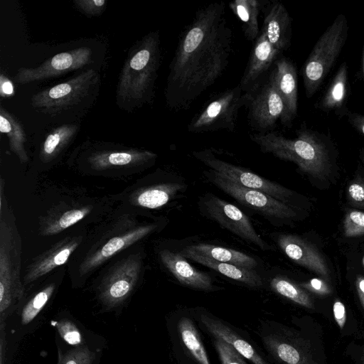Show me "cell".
<instances>
[{
  "mask_svg": "<svg viewBox=\"0 0 364 364\" xmlns=\"http://www.w3.org/2000/svg\"><path fill=\"white\" fill-rule=\"evenodd\" d=\"M232 46L225 4L215 2L199 9L181 33L169 65L168 107L176 111L189 108L223 73Z\"/></svg>",
  "mask_w": 364,
  "mask_h": 364,
  "instance_id": "cell-1",
  "label": "cell"
},
{
  "mask_svg": "<svg viewBox=\"0 0 364 364\" xmlns=\"http://www.w3.org/2000/svg\"><path fill=\"white\" fill-rule=\"evenodd\" d=\"M291 139L275 132L250 136L263 153L271 154L284 161L295 164L302 172L324 179L331 170V158L327 139L322 133L301 126Z\"/></svg>",
  "mask_w": 364,
  "mask_h": 364,
  "instance_id": "cell-2",
  "label": "cell"
},
{
  "mask_svg": "<svg viewBox=\"0 0 364 364\" xmlns=\"http://www.w3.org/2000/svg\"><path fill=\"white\" fill-rule=\"evenodd\" d=\"M159 43V33L153 32L129 52L117 89V102L121 107L132 109L153 97L160 65Z\"/></svg>",
  "mask_w": 364,
  "mask_h": 364,
  "instance_id": "cell-3",
  "label": "cell"
},
{
  "mask_svg": "<svg viewBox=\"0 0 364 364\" xmlns=\"http://www.w3.org/2000/svg\"><path fill=\"white\" fill-rule=\"evenodd\" d=\"M348 31L346 17L339 14L314 45L302 70L308 98L316 92L337 60L346 42Z\"/></svg>",
  "mask_w": 364,
  "mask_h": 364,
  "instance_id": "cell-4",
  "label": "cell"
},
{
  "mask_svg": "<svg viewBox=\"0 0 364 364\" xmlns=\"http://www.w3.org/2000/svg\"><path fill=\"white\" fill-rule=\"evenodd\" d=\"M100 76L88 69L74 77L36 93L31 98L34 109L42 113L57 115L77 108L95 97Z\"/></svg>",
  "mask_w": 364,
  "mask_h": 364,
  "instance_id": "cell-5",
  "label": "cell"
},
{
  "mask_svg": "<svg viewBox=\"0 0 364 364\" xmlns=\"http://www.w3.org/2000/svg\"><path fill=\"white\" fill-rule=\"evenodd\" d=\"M244 92L240 84L213 97L192 118L188 129L203 133L227 129L233 132L240 109L245 106Z\"/></svg>",
  "mask_w": 364,
  "mask_h": 364,
  "instance_id": "cell-6",
  "label": "cell"
},
{
  "mask_svg": "<svg viewBox=\"0 0 364 364\" xmlns=\"http://www.w3.org/2000/svg\"><path fill=\"white\" fill-rule=\"evenodd\" d=\"M244 95L250 122L261 133L272 129L281 120L284 106L271 72L245 90Z\"/></svg>",
  "mask_w": 364,
  "mask_h": 364,
  "instance_id": "cell-7",
  "label": "cell"
},
{
  "mask_svg": "<svg viewBox=\"0 0 364 364\" xmlns=\"http://www.w3.org/2000/svg\"><path fill=\"white\" fill-rule=\"evenodd\" d=\"M205 173L215 186L240 203L254 209L267 218L288 220L296 215L292 207L264 192L245 188L212 169Z\"/></svg>",
  "mask_w": 364,
  "mask_h": 364,
  "instance_id": "cell-8",
  "label": "cell"
},
{
  "mask_svg": "<svg viewBox=\"0 0 364 364\" xmlns=\"http://www.w3.org/2000/svg\"><path fill=\"white\" fill-rule=\"evenodd\" d=\"M193 154L210 169L245 188L264 192L286 203L292 196V191L281 184L262 177L247 168L218 159L209 150L194 151Z\"/></svg>",
  "mask_w": 364,
  "mask_h": 364,
  "instance_id": "cell-9",
  "label": "cell"
},
{
  "mask_svg": "<svg viewBox=\"0 0 364 364\" xmlns=\"http://www.w3.org/2000/svg\"><path fill=\"white\" fill-rule=\"evenodd\" d=\"M200 202L204 212L221 227L262 250H271V247L257 233L247 215L237 206L209 193L202 197Z\"/></svg>",
  "mask_w": 364,
  "mask_h": 364,
  "instance_id": "cell-10",
  "label": "cell"
},
{
  "mask_svg": "<svg viewBox=\"0 0 364 364\" xmlns=\"http://www.w3.org/2000/svg\"><path fill=\"white\" fill-rule=\"evenodd\" d=\"M92 51L88 47H80L60 53L34 68H20L14 77L18 84L47 80L80 69L92 61Z\"/></svg>",
  "mask_w": 364,
  "mask_h": 364,
  "instance_id": "cell-11",
  "label": "cell"
},
{
  "mask_svg": "<svg viewBox=\"0 0 364 364\" xmlns=\"http://www.w3.org/2000/svg\"><path fill=\"white\" fill-rule=\"evenodd\" d=\"M140 259L130 257L118 265L103 282L102 300L109 306L124 301L134 287L140 272Z\"/></svg>",
  "mask_w": 364,
  "mask_h": 364,
  "instance_id": "cell-12",
  "label": "cell"
},
{
  "mask_svg": "<svg viewBox=\"0 0 364 364\" xmlns=\"http://www.w3.org/2000/svg\"><path fill=\"white\" fill-rule=\"evenodd\" d=\"M277 243L284 254L293 262L315 272L326 279H329L327 263L309 242L291 234H282L277 237Z\"/></svg>",
  "mask_w": 364,
  "mask_h": 364,
  "instance_id": "cell-13",
  "label": "cell"
},
{
  "mask_svg": "<svg viewBox=\"0 0 364 364\" xmlns=\"http://www.w3.org/2000/svg\"><path fill=\"white\" fill-rule=\"evenodd\" d=\"M271 73L284 106L281 123L289 127L297 114L298 85L296 68L291 60L281 58L275 61Z\"/></svg>",
  "mask_w": 364,
  "mask_h": 364,
  "instance_id": "cell-14",
  "label": "cell"
},
{
  "mask_svg": "<svg viewBox=\"0 0 364 364\" xmlns=\"http://www.w3.org/2000/svg\"><path fill=\"white\" fill-rule=\"evenodd\" d=\"M261 31L279 53L289 48L291 36V18L281 2L274 1L268 7Z\"/></svg>",
  "mask_w": 364,
  "mask_h": 364,
  "instance_id": "cell-15",
  "label": "cell"
},
{
  "mask_svg": "<svg viewBox=\"0 0 364 364\" xmlns=\"http://www.w3.org/2000/svg\"><path fill=\"white\" fill-rule=\"evenodd\" d=\"M279 53L269 42L264 33L260 31L255 41L248 65L240 83L243 92L264 75L277 60Z\"/></svg>",
  "mask_w": 364,
  "mask_h": 364,
  "instance_id": "cell-16",
  "label": "cell"
},
{
  "mask_svg": "<svg viewBox=\"0 0 364 364\" xmlns=\"http://www.w3.org/2000/svg\"><path fill=\"white\" fill-rule=\"evenodd\" d=\"M159 255L164 265L182 284L200 290L213 289L210 277L194 268L180 252L164 250Z\"/></svg>",
  "mask_w": 364,
  "mask_h": 364,
  "instance_id": "cell-17",
  "label": "cell"
},
{
  "mask_svg": "<svg viewBox=\"0 0 364 364\" xmlns=\"http://www.w3.org/2000/svg\"><path fill=\"white\" fill-rule=\"evenodd\" d=\"M155 228L154 225L141 226L122 235L111 238L82 264L80 269V272L82 274L87 273L95 268L118 252L145 237Z\"/></svg>",
  "mask_w": 364,
  "mask_h": 364,
  "instance_id": "cell-18",
  "label": "cell"
},
{
  "mask_svg": "<svg viewBox=\"0 0 364 364\" xmlns=\"http://www.w3.org/2000/svg\"><path fill=\"white\" fill-rule=\"evenodd\" d=\"M6 241L1 238L0 250V312L1 318L13 301L21 297L23 289L19 280V269H14L9 260Z\"/></svg>",
  "mask_w": 364,
  "mask_h": 364,
  "instance_id": "cell-19",
  "label": "cell"
},
{
  "mask_svg": "<svg viewBox=\"0 0 364 364\" xmlns=\"http://www.w3.org/2000/svg\"><path fill=\"white\" fill-rule=\"evenodd\" d=\"M180 253L185 257L216 271L232 279L240 282L252 287H259L262 279L254 270L232 264L216 261L210 257L198 254L184 248Z\"/></svg>",
  "mask_w": 364,
  "mask_h": 364,
  "instance_id": "cell-20",
  "label": "cell"
},
{
  "mask_svg": "<svg viewBox=\"0 0 364 364\" xmlns=\"http://www.w3.org/2000/svg\"><path fill=\"white\" fill-rule=\"evenodd\" d=\"M156 157V154L148 151L131 149L95 152L90 156L89 161L95 168L105 169L112 166L141 164Z\"/></svg>",
  "mask_w": 364,
  "mask_h": 364,
  "instance_id": "cell-21",
  "label": "cell"
},
{
  "mask_svg": "<svg viewBox=\"0 0 364 364\" xmlns=\"http://www.w3.org/2000/svg\"><path fill=\"white\" fill-rule=\"evenodd\" d=\"M201 321L210 333L232 346L242 357L255 364H267L248 342L220 321L204 315L201 316Z\"/></svg>",
  "mask_w": 364,
  "mask_h": 364,
  "instance_id": "cell-22",
  "label": "cell"
},
{
  "mask_svg": "<svg viewBox=\"0 0 364 364\" xmlns=\"http://www.w3.org/2000/svg\"><path fill=\"white\" fill-rule=\"evenodd\" d=\"M78 245L77 240H72L53 248L32 266L26 276V283L31 282L48 273L55 267L65 264Z\"/></svg>",
  "mask_w": 364,
  "mask_h": 364,
  "instance_id": "cell-23",
  "label": "cell"
},
{
  "mask_svg": "<svg viewBox=\"0 0 364 364\" xmlns=\"http://www.w3.org/2000/svg\"><path fill=\"white\" fill-rule=\"evenodd\" d=\"M229 8L242 23L245 38L254 41L259 35V16L262 9L261 1L257 0H235Z\"/></svg>",
  "mask_w": 364,
  "mask_h": 364,
  "instance_id": "cell-24",
  "label": "cell"
},
{
  "mask_svg": "<svg viewBox=\"0 0 364 364\" xmlns=\"http://www.w3.org/2000/svg\"><path fill=\"white\" fill-rule=\"evenodd\" d=\"M187 248L218 262L232 264L250 269H254L257 266V262L253 257L232 249L207 243H198L187 247Z\"/></svg>",
  "mask_w": 364,
  "mask_h": 364,
  "instance_id": "cell-25",
  "label": "cell"
},
{
  "mask_svg": "<svg viewBox=\"0 0 364 364\" xmlns=\"http://www.w3.org/2000/svg\"><path fill=\"white\" fill-rule=\"evenodd\" d=\"M348 65L343 63L333 77L321 102V109L326 112L341 110L347 100Z\"/></svg>",
  "mask_w": 364,
  "mask_h": 364,
  "instance_id": "cell-26",
  "label": "cell"
},
{
  "mask_svg": "<svg viewBox=\"0 0 364 364\" xmlns=\"http://www.w3.org/2000/svg\"><path fill=\"white\" fill-rule=\"evenodd\" d=\"M0 131L7 135L11 150L17 155L21 161L28 160L24 143L26 136L20 122L4 107L0 108Z\"/></svg>",
  "mask_w": 364,
  "mask_h": 364,
  "instance_id": "cell-27",
  "label": "cell"
},
{
  "mask_svg": "<svg viewBox=\"0 0 364 364\" xmlns=\"http://www.w3.org/2000/svg\"><path fill=\"white\" fill-rule=\"evenodd\" d=\"M77 124H63L55 128L45 139L41 156L50 160L58 154L74 139L78 132Z\"/></svg>",
  "mask_w": 364,
  "mask_h": 364,
  "instance_id": "cell-28",
  "label": "cell"
},
{
  "mask_svg": "<svg viewBox=\"0 0 364 364\" xmlns=\"http://www.w3.org/2000/svg\"><path fill=\"white\" fill-rule=\"evenodd\" d=\"M183 188L178 183H167L149 188L136 198V203L147 208H157L166 204Z\"/></svg>",
  "mask_w": 364,
  "mask_h": 364,
  "instance_id": "cell-29",
  "label": "cell"
},
{
  "mask_svg": "<svg viewBox=\"0 0 364 364\" xmlns=\"http://www.w3.org/2000/svg\"><path fill=\"white\" fill-rule=\"evenodd\" d=\"M270 286L275 292L294 303L309 309L314 308V301L306 291L288 278L275 277L272 279Z\"/></svg>",
  "mask_w": 364,
  "mask_h": 364,
  "instance_id": "cell-30",
  "label": "cell"
},
{
  "mask_svg": "<svg viewBox=\"0 0 364 364\" xmlns=\"http://www.w3.org/2000/svg\"><path fill=\"white\" fill-rule=\"evenodd\" d=\"M178 331L183 344L200 364H210L206 351L193 322L182 318L178 323Z\"/></svg>",
  "mask_w": 364,
  "mask_h": 364,
  "instance_id": "cell-31",
  "label": "cell"
},
{
  "mask_svg": "<svg viewBox=\"0 0 364 364\" xmlns=\"http://www.w3.org/2000/svg\"><path fill=\"white\" fill-rule=\"evenodd\" d=\"M271 352L285 364H308L304 353L293 344L279 338L267 341Z\"/></svg>",
  "mask_w": 364,
  "mask_h": 364,
  "instance_id": "cell-32",
  "label": "cell"
},
{
  "mask_svg": "<svg viewBox=\"0 0 364 364\" xmlns=\"http://www.w3.org/2000/svg\"><path fill=\"white\" fill-rule=\"evenodd\" d=\"M54 289V284H51L39 291L28 301L22 311L21 322L23 324L30 323L38 314L51 296Z\"/></svg>",
  "mask_w": 364,
  "mask_h": 364,
  "instance_id": "cell-33",
  "label": "cell"
},
{
  "mask_svg": "<svg viewBox=\"0 0 364 364\" xmlns=\"http://www.w3.org/2000/svg\"><path fill=\"white\" fill-rule=\"evenodd\" d=\"M90 212V208L73 209L65 212L58 220L46 230V235L58 233L81 220Z\"/></svg>",
  "mask_w": 364,
  "mask_h": 364,
  "instance_id": "cell-34",
  "label": "cell"
},
{
  "mask_svg": "<svg viewBox=\"0 0 364 364\" xmlns=\"http://www.w3.org/2000/svg\"><path fill=\"white\" fill-rule=\"evenodd\" d=\"M343 232L347 237L364 235V213L355 210L346 213L343 220Z\"/></svg>",
  "mask_w": 364,
  "mask_h": 364,
  "instance_id": "cell-35",
  "label": "cell"
},
{
  "mask_svg": "<svg viewBox=\"0 0 364 364\" xmlns=\"http://www.w3.org/2000/svg\"><path fill=\"white\" fill-rule=\"evenodd\" d=\"M215 344L222 364H247L242 356L223 340L218 338Z\"/></svg>",
  "mask_w": 364,
  "mask_h": 364,
  "instance_id": "cell-36",
  "label": "cell"
},
{
  "mask_svg": "<svg viewBox=\"0 0 364 364\" xmlns=\"http://www.w3.org/2000/svg\"><path fill=\"white\" fill-rule=\"evenodd\" d=\"M347 198L350 203L359 208H364V180L355 178L347 188Z\"/></svg>",
  "mask_w": 364,
  "mask_h": 364,
  "instance_id": "cell-37",
  "label": "cell"
},
{
  "mask_svg": "<svg viewBox=\"0 0 364 364\" xmlns=\"http://www.w3.org/2000/svg\"><path fill=\"white\" fill-rule=\"evenodd\" d=\"M75 7L82 13L90 16H97L105 11V0H76Z\"/></svg>",
  "mask_w": 364,
  "mask_h": 364,
  "instance_id": "cell-38",
  "label": "cell"
},
{
  "mask_svg": "<svg viewBox=\"0 0 364 364\" xmlns=\"http://www.w3.org/2000/svg\"><path fill=\"white\" fill-rule=\"evenodd\" d=\"M58 330L63 339L71 345H77L81 342V336L75 326L70 321H61L58 324Z\"/></svg>",
  "mask_w": 364,
  "mask_h": 364,
  "instance_id": "cell-39",
  "label": "cell"
},
{
  "mask_svg": "<svg viewBox=\"0 0 364 364\" xmlns=\"http://www.w3.org/2000/svg\"><path fill=\"white\" fill-rule=\"evenodd\" d=\"M92 354L86 348L72 350L66 354L62 364H92Z\"/></svg>",
  "mask_w": 364,
  "mask_h": 364,
  "instance_id": "cell-40",
  "label": "cell"
},
{
  "mask_svg": "<svg viewBox=\"0 0 364 364\" xmlns=\"http://www.w3.org/2000/svg\"><path fill=\"white\" fill-rule=\"evenodd\" d=\"M301 287L320 295H327L331 294V290L328 284L323 280L314 278L307 282L301 283Z\"/></svg>",
  "mask_w": 364,
  "mask_h": 364,
  "instance_id": "cell-41",
  "label": "cell"
},
{
  "mask_svg": "<svg viewBox=\"0 0 364 364\" xmlns=\"http://www.w3.org/2000/svg\"><path fill=\"white\" fill-rule=\"evenodd\" d=\"M335 320L339 328L342 329L346 321V314L343 304L340 301H336L333 306Z\"/></svg>",
  "mask_w": 364,
  "mask_h": 364,
  "instance_id": "cell-42",
  "label": "cell"
},
{
  "mask_svg": "<svg viewBox=\"0 0 364 364\" xmlns=\"http://www.w3.org/2000/svg\"><path fill=\"white\" fill-rule=\"evenodd\" d=\"M346 116L350 125L359 133L364 135V115L356 112H348Z\"/></svg>",
  "mask_w": 364,
  "mask_h": 364,
  "instance_id": "cell-43",
  "label": "cell"
},
{
  "mask_svg": "<svg viewBox=\"0 0 364 364\" xmlns=\"http://www.w3.org/2000/svg\"><path fill=\"white\" fill-rule=\"evenodd\" d=\"M0 93L3 97H9L14 94L13 84L4 74L0 77Z\"/></svg>",
  "mask_w": 364,
  "mask_h": 364,
  "instance_id": "cell-44",
  "label": "cell"
},
{
  "mask_svg": "<svg viewBox=\"0 0 364 364\" xmlns=\"http://www.w3.org/2000/svg\"><path fill=\"white\" fill-rule=\"evenodd\" d=\"M355 287L362 306L364 309V277L358 276L355 281Z\"/></svg>",
  "mask_w": 364,
  "mask_h": 364,
  "instance_id": "cell-45",
  "label": "cell"
},
{
  "mask_svg": "<svg viewBox=\"0 0 364 364\" xmlns=\"http://www.w3.org/2000/svg\"><path fill=\"white\" fill-rule=\"evenodd\" d=\"M360 159H361L363 163L364 164V147L361 149V151H360Z\"/></svg>",
  "mask_w": 364,
  "mask_h": 364,
  "instance_id": "cell-46",
  "label": "cell"
},
{
  "mask_svg": "<svg viewBox=\"0 0 364 364\" xmlns=\"http://www.w3.org/2000/svg\"><path fill=\"white\" fill-rule=\"evenodd\" d=\"M363 77H364V47H363Z\"/></svg>",
  "mask_w": 364,
  "mask_h": 364,
  "instance_id": "cell-47",
  "label": "cell"
},
{
  "mask_svg": "<svg viewBox=\"0 0 364 364\" xmlns=\"http://www.w3.org/2000/svg\"><path fill=\"white\" fill-rule=\"evenodd\" d=\"M363 264L364 266V257H363Z\"/></svg>",
  "mask_w": 364,
  "mask_h": 364,
  "instance_id": "cell-48",
  "label": "cell"
},
{
  "mask_svg": "<svg viewBox=\"0 0 364 364\" xmlns=\"http://www.w3.org/2000/svg\"><path fill=\"white\" fill-rule=\"evenodd\" d=\"M363 360L364 361V352H363Z\"/></svg>",
  "mask_w": 364,
  "mask_h": 364,
  "instance_id": "cell-49",
  "label": "cell"
}]
</instances>
